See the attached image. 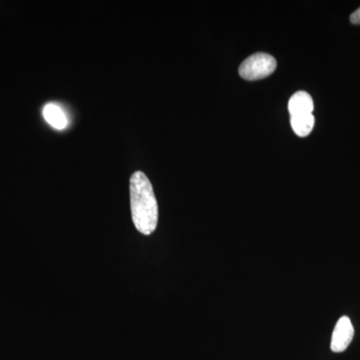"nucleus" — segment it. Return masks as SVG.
<instances>
[{
  "mask_svg": "<svg viewBox=\"0 0 360 360\" xmlns=\"http://www.w3.org/2000/svg\"><path fill=\"white\" fill-rule=\"evenodd\" d=\"M130 206L135 229L150 236L158 224V205L153 184L143 172H136L130 179Z\"/></svg>",
  "mask_w": 360,
  "mask_h": 360,
  "instance_id": "1",
  "label": "nucleus"
},
{
  "mask_svg": "<svg viewBox=\"0 0 360 360\" xmlns=\"http://www.w3.org/2000/svg\"><path fill=\"white\" fill-rule=\"evenodd\" d=\"M274 56L266 53H255L246 58L239 68V75L246 80L255 82L269 77L276 68Z\"/></svg>",
  "mask_w": 360,
  "mask_h": 360,
  "instance_id": "2",
  "label": "nucleus"
},
{
  "mask_svg": "<svg viewBox=\"0 0 360 360\" xmlns=\"http://www.w3.org/2000/svg\"><path fill=\"white\" fill-rule=\"evenodd\" d=\"M354 328L349 317L342 316L336 322L331 336L330 349L336 354L345 352L354 340Z\"/></svg>",
  "mask_w": 360,
  "mask_h": 360,
  "instance_id": "3",
  "label": "nucleus"
},
{
  "mask_svg": "<svg viewBox=\"0 0 360 360\" xmlns=\"http://www.w3.org/2000/svg\"><path fill=\"white\" fill-rule=\"evenodd\" d=\"M314 110V101L307 92H296L288 101V111H290V117L314 115L312 113Z\"/></svg>",
  "mask_w": 360,
  "mask_h": 360,
  "instance_id": "4",
  "label": "nucleus"
},
{
  "mask_svg": "<svg viewBox=\"0 0 360 360\" xmlns=\"http://www.w3.org/2000/svg\"><path fill=\"white\" fill-rule=\"evenodd\" d=\"M44 120H46L52 127L58 130L65 129L68 127V117L65 111L59 108L58 104L49 103L44 108Z\"/></svg>",
  "mask_w": 360,
  "mask_h": 360,
  "instance_id": "5",
  "label": "nucleus"
},
{
  "mask_svg": "<svg viewBox=\"0 0 360 360\" xmlns=\"http://www.w3.org/2000/svg\"><path fill=\"white\" fill-rule=\"evenodd\" d=\"M291 127L296 135L305 137L310 134L314 127V115L300 116V117H290Z\"/></svg>",
  "mask_w": 360,
  "mask_h": 360,
  "instance_id": "6",
  "label": "nucleus"
},
{
  "mask_svg": "<svg viewBox=\"0 0 360 360\" xmlns=\"http://www.w3.org/2000/svg\"><path fill=\"white\" fill-rule=\"evenodd\" d=\"M350 21H352V23H354V25H360V7L350 15Z\"/></svg>",
  "mask_w": 360,
  "mask_h": 360,
  "instance_id": "7",
  "label": "nucleus"
}]
</instances>
